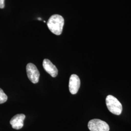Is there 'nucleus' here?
<instances>
[{
    "instance_id": "nucleus-3",
    "label": "nucleus",
    "mask_w": 131,
    "mask_h": 131,
    "mask_svg": "<svg viewBox=\"0 0 131 131\" xmlns=\"http://www.w3.org/2000/svg\"><path fill=\"white\" fill-rule=\"evenodd\" d=\"M90 131H109V126L106 122L99 119L90 120L88 123Z\"/></svg>"
},
{
    "instance_id": "nucleus-1",
    "label": "nucleus",
    "mask_w": 131,
    "mask_h": 131,
    "mask_svg": "<svg viewBox=\"0 0 131 131\" xmlns=\"http://www.w3.org/2000/svg\"><path fill=\"white\" fill-rule=\"evenodd\" d=\"M64 25V19L61 15L55 14L52 15L47 22V26L52 33L60 35Z\"/></svg>"
},
{
    "instance_id": "nucleus-8",
    "label": "nucleus",
    "mask_w": 131,
    "mask_h": 131,
    "mask_svg": "<svg viewBox=\"0 0 131 131\" xmlns=\"http://www.w3.org/2000/svg\"><path fill=\"white\" fill-rule=\"evenodd\" d=\"M7 100V96L3 90L0 88V104L5 103Z\"/></svg>"
},
{
    "instance_id": "nucleus-2",
    "label": "nucleus",
    "mask_w": 131,
    "mask_h": 131,
    "mask_svg": "<svg viewBox=\"0 0 131 131\" xmlns=\"http://www.w3.org/2000/svg\"><path fill=\"white\" fill-rule=\"evenodd\" d=\"M106 104L110 112L116 115H119L122 111V104L117 99L112 95H108L106 98Z\"/></svg>"
},
{
    "instance_id": "nucleus-5",
    "label": "nucleus",
    "mask_w": 131,
    "mask_h": 131,
    "mask_svg": "<svg viewBox=\"0 0 131 131\" xmlns=\"http://www.w3.org/2000/svg\"><path fill=\"white\" fill-rule=\"evenodd\" d=\"M80 80L78 76L72 74L70 76L69 81V90L72 94L77 93L80 86Z\"/></svg>"
},
{
    "instance_id": "nucleus-6",
    "label": "nucleus",
    "mask_w": 131,
    "mask_h": 131,
    "mask_svg": "<svg viewBox=\"0 0 131 131\" xmlns=\"http://www.w3.org/2000/svg\"><path fill=\"white\" fill-rule=\"evenodd\" d=\"M25 118V116L23 114H17L11 118L10 123L13 129L19 130L24 126V121Z\"/></svg>"
},
{
    "instance_id": "nucleus-9",
    "label": "nucleus",
    "mask_w": 131,
    "mask_h": 131,
    "mask_svg": "<svg viewBox=\"0 0 131 131\" xmlns=\"http://www.w3.org/2000/svg\"><path fill=\"white\" fill-rule=\"evenodd\" d=\"M5 6V0H0V8H4Z\"/></svg>"
},
{
    "instance_id": "nucleus-4",
    "label": "nucleus",
    "mask_w": 131,
    "mask_h": 131,
    "mask_svg": "<svg viewBox=\"0 0 131 131\" xmlns=\"http://www.w3.org/2000/svg\"><path fill=\"white\" fill-rule=\"evenodd\" d=\"M26 72L28 79L34 84L38 82L40 73L36 66L32 63H29L26 66Z\"/></svg>"
},
{
    "instance_id": "nucleus-10",
    "label": "nucleus",
    "mask_w": 131,
    "mask_h": 131,
    "mask_svg": "<svg viewBox=\"0 0 131 131\" xmlns=\"http://www.w3.org/2000/svg\"><path fill=\"white\" fill-rule=\"evenodd\" d=\"M38 20H41V19H40V18H38Z\"/></svg>"
},
{
    "instance_id": "nucleus-7",
    "label": "nucleus",
    "mask_w": 131,
    "mask_h": 131,
    "mask_svg": "<svg viewBox=\"0 0 131 131\" xmlns=\"http://www.w3.org/2000/svg\"><path fill=\"white\" fill-rule=\"evenodd\" d=\"M43 67L45 70L52 77H56L58 74V70L56 66L48 59H44L43 61Z\"/></svg>"
}]
</instances>
